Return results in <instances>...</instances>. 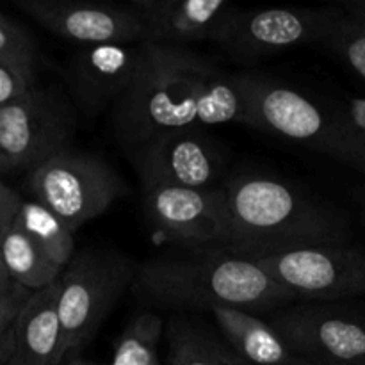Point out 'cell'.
<instances>
[{"instance_id":"6da1fadb","label":"cell","mask_w":365,"mask_h":365,"mask_svg":"<svg viewBox=\"0 0 365 365\" xmlns=\"http://www.w3.org/2000/svg\"><path fill=\"white\" fill-rule=\"evenodd\" d=\"M242 95L234 71L192 48L143 43L130 84L110 107L127 152L164 132L242 123Z\"/></svg>"},{"instance_id":"7a4b0ae2","label":"cell","mask_w":365,"mask_h":365,"mask_svg":"<svg viewBox=\"0 0 365 365\" xmlns=\"http://www.w3.org/2000/svg\"><path fill=\"white\" fill-rule=\"evenodd\" d=\"M227 209L223 248L257 260L351 242L349 216L299 185L267 173H237L221 184Z\"/></svg>"},{"instance_id":"3957f363","label":"cell","mask_w":365,"mask_h":365,"mask_svg":"<svg viewBox=\"0 0 365 365\" xmlns=\"http://www.w3.org/2000/svg\"><path fill=\"white\" fill-rule=\"evenodd\" d=\"M134 284L160 305L209 312L232 307L267 314L296 303L255 260L225 248H185L150 259L138 267Z\"/></svg>"},{"instance_id":"277c9868","label":"cell","mask_w":365,"mask_h":365,"mask_svg":"<svg viewBox=\"0 0 365 365\" xmlns=\"http://www.w3.org/2000/svg\"><path fill=\"white\" fill-rule=\"evenodd\" d=\"M128 257L110 250H84L71 257L57 278V317L64 360L77 355L95 339L103 321L134 284Z\"/></svg>"},{"instance_id":"5b68a950","label":"cell","mask_w":365,"mask_h":365,"mask_svg":"<svg viewBox=\"0 0 365 365\" xmlns=\"http://www.w3.org/2000/svg\"><path fill=\"white\" fill-rule=\"evenodd\" d=\"M25 191L29 200L46 207L73 234L128 195L127 184L113 166L73 146L32 168L25 178Z\"/></svg>"},{"instance_id":"8992f818","label":"cell","mask_w":365,"mask_h":365,"mask_svg":"<svg viewBox=\"0 0 365 365\" xmlns=\"http://www.w3.org/2000/svg\"><path fill=\"white\" fill-rule=\"evenodd\" d=\"M78 114L61 86H39L0 106V175L31 171L71 146Z\"/></svg>"},{"instance_id":"52a82bcc","label":"cell","mask_w":365,"mask_h":365,"mask_svg":"<svg viewBox=\"0 0 365 365\" xmlns=\"http://www.w3.org/2000/svg\"><path fill=\"white\" fill-rule=\"evenodd\" d=\"M344 16L341 6L237 9L221 50L239 64H253L309 45H323Z\"/></svg>"},{"instance_id":"ba28073f","label":"cell","mask_w":365,"mask_h":365,"mask_svg":"<svg viewBox=\"0 0 365 365\" xmlns=\"http://www.w3.org/2000/svg\"><path fill=\"white\" fill-rule=\"evenodd\" d=\"M255 262L294 302L337 303L365 296V248L351 242L310 246Z\"/></svg>"},{"instance_id":"9c48e42d","label":"cell","mask_w":365,"mask_h":365,"mask_svg":"<svg viewBox=\"0 0 365 365\" xmlns=\"http://www.w3.org/2000/svg\"><path fill=\"white\" fill-rule=\"evenodd\" d=\"M271 327L291 353L316 365H365V310L337 303L289 305Z\"/></svg>"},{"instance_id":"30bf717a","label":"cell","mask_w":365,"mask_h":365,"mask_svg":"<svg viewBox=\"0 0 365 365\" xmlns=\"http://www.w3.org/2000/svg\"><path fill=\"white\" fill-rule=\"evenodd\" d=\"M141 184L216 189L223 182L225 153L203 128L164 132L128 152Z\"/></svg>"},{"instance_id":"8fae6325","label":"cell","mask_w":365,"mask_h":365,"mask_svg":"<svg viewBox=\"0 0 365 365\" xmlns=\"http://www.w3.org/2000/svg\"><path fill=\"white\" fill-rule=\"evenodd\" d=\"M143 209L153 230L184 248H223L227 209L223 189L141 184Z\"/></svg>"},{"instance_id":"7c38bea8","label":"cell","mask_w":365,"mask_h":365,"mask_svg":"<svg viewBox=\"0 0 365 365\" xmlns=\"http://www.w3.org/2000/svg\"><path fill=\"white\" fill-rule=\"evenodd\" d=\"M29 18L77 46L143 43V27L130 4L84 0H18Z\"/></svg>"},{"instance_id":"4fadbf2b","label":"cell","mask_w":365,"mask_h":365,"mask_svg":"<svg viewBox=\"0 0 365 365\" xmlns=\"http://www.w3.org/2000/svg\"><path fill=\"white\" fill-rule=\"evenodd\" d=\"M143 43L77 46L64 68L70 102L78 116L95 120L113 107L130 84Z\"/></svg>"},{"instance_id":"5bb4252c","label":"cell","mask_w":365,"mask_h":365,"mask_svg":"<svg viewBox=\"0 0 365 365\" xmlns=\"http://www.w3.org/2000/svg\"><path fill=\"white\" fill-rule=\"evenodd\" d=\"M143 27V43L189 48L223 39L239 7L227 0H132Z\"/></svg>"},{"instance_id":"9a60e30c","label":"cell","mask_w":365,"mask_h":365,"mask_svg":"<svg viewBox=\"0 0 365 365\" xmlns=\"http://www.w3.org/2000/svg\"><path fill=\"white\" fill-rule=\"evenodd\" d=\"M56 303L57 280L29 296L13 323L9 355L2 365H61L64 362Z\"/></svg>"},{"instance_id":"2e32d148","label":"cell","mask_w":365,"mask_h":365,"mask_svg":"<svg viewBox=\"0 0 365 365\" xmlns=\"http://www.w3.org/2000/svg\"><path fill=\"white\" fill-rule=\"evenodd\" d=\"M227 349L246 365H289L296 359L260 314L232 307H214L210 310Z\"/></svg>"},{"instance_id":"e0dca14e","label":"cell","mask_w":365,"mask_h":365,"mask_svg":"<svg viewBox=\"0 0 365 365\" xmlns=\"http://www.w3.org/2000/svg\"><path fill=\"white\" fill-rule=\"evenodd\" d=\"M0 262L13 280L31 292L52 285L63 271L14 223L0 241Z\"/></svg>"},{"instance_id":"ac0fdd59","label":"cell","mask_w":365,"mask_h":365,"mask_svg":"<svg viewBox=\"0 0 365 365\" xmlns=\"http://www.w3.org/2000/svg\"><path fill=\"white\" fill-rule=\"evenodd\" d=\"M14 225H18L61 269H64L75 255L73 232L41 203L21 200Z\"/></svg>"},{"instance_id":"d6986e66","label":"cell","mask_w":365,"mask_h":365,"mask_svg":"<svg viewBox=\"0 0 365 365\" xmlns=\"http://www.w3.org/2000/svg\"><path fill=\"white\" fill-rule=\"evenodd\" d=\"M166 337L168 359L163 365H227L223 342L182 317L168 324Z\"/></svg>"},{"instance_id":"ffe728a7","label":"cell","mask_w":365,"mask_h":365,"mask_svg":"<svg viewBox=\"0 0 365 365\" xmlns=\"http://www.w3.org/2000/svg\"><path fill=\"white\" fill-rule=\"evenodd\" d=\"M163 330V319L157 314L135 316L118 339L110 365H163L159 359Z\"/></svg>"},{"instance_id":"44dd1931","label":"cell","mask_w":365,"mask_h":365,"mask_svg":"<svg viewBox=\"0 0 365 365\" xmlns=\"http://www.w3.org/2000/svg\"><path fill=\"white\" fill-rule=\"evenodd\" d=\"M0 63L34 77L43 64L36 39L11 16L0 11Z\"/></svg>"},{"instance_id":"7402d4cb","label":"cell","mask_w":365,"mask_h":365,"mask_svg":"<svg viewBox=\"0 0 365 365\" xmlns=\"http://www.w3.org/2000/svg\"><path fill=\"white\" fill-rule=\"evenodd\" d=\"M321 46L335 53L349 70L365 81V20L344 14Z\"/></svg>"},{"instance_id":"603a6c76","label":"cell","mask_w":365,"mask_h":365,"mask_svg":"<svg viewBox=\"0 0 365 365\" xmlns=\"http://www.w3.org/2000/svg\"><path fill=\"white\" fill-rule=\"evenodd\" d=\"M32 292L11 278L0 262V324H13Z\"/></svg>"},{"instance_id":"cb8c5ba5","label":"cell","mask_w":365,"mask_h":365,"mask_svg":"<svg viewBox=\"0 0 365 365\" xmlns=\"http://www.w3.org/2000/svg\"><path fill=\"white\" fill-rule=\"evenodd\" d=\"M34 84V77H29V75L0 63V106L18 98Z\"/></svg>"},{"instance_id":"d4e9b609","label":"cell","mask_w":365,"mask_h":365,"mask_svg":"<svg viewBox=\"0 0 365 365\" xmlns=\"http://www.w3.org/2000/svg\"><path fill=\"white\" fill-rule=\"evenodd\" d=\"M21 196L14 189L4 184L0 180V241L6 235V232L13 227L16 214L21 205Z\"/></svg>"},{"instance_id":"484cf974","label":"cell","mask_w":365,"mask_h":365,"mask_svg":"<svg viewBox=\"0 0 365 365\" xmlns=\"http://www.w3.org/2000/svg\"><path fill=\"white\" fill-rule=\"evenodd\" d=\"M346 118L351 127L365 138V98H351L342 106Z\"/></svg>"},{"instance_id":"4316f807","label":"cell","mask_w":365,"mask_h":365,"mask_svg":"<svg viewBox=\"0 0 365 365\" xmlns=\"http://www.w3.org/2000/svg\"><path fill=\"white\" fill-rule=\"evenodd\" d=\"M11 330H13V324H0V365L6 362L9 355Z\"/></svg>"},{"instance_id":"83f0119b","label":"cell","mask_w":365,"mask_h":365,"mask_svg":"<svg viewBox=\"0 0 365 365\" xmlns=\"http://www.w3.org/2000/svg\"><path fill=\"white\" fill-rule=\"evenodd\" d=\"M341 9L344 11L346 16L356 18V20H365V0H355V2L341 4Z\"/></svg>"},{"instance_id":"f1b7e54d","label":"cell","mask_w":365,"mask_h":365,"mask_svg":"<svg viewBox=\"0 0 365 365\" xmlns=\"http://www.w3.org/2000/svg\"><path fill=\"white\" fill-rule=\"evenodd\" d=\"M61 365H103V364H100V362H93V360L84 359V356H82L81 353H77V355L68 356V359L64 360V362L61 364Z\"/></svg>"},{"instance_id":"f546056e","label":"cell","mask_w":365,"mask_h":365,"mask_svg":"<svg viewBox=\"0 0 365 365\" xmlns=\"http://www.w3.org/2000/svg\"><path fill=\"white\" fill-rule=\"evenodd\" d=\"M225 348H227V346H225ZM225 359H227V365H246L245 362H241V360H239L237 356L232 355V353L228 351V349H227V353H225Z\"/></svg>"},{"instance_id":"4dcf8cb0","label":"cell","mask_w":365,"mask_h":365,"mask_svg":"<svg viewBox=\"0 0 365 365\" xmlns=\"http://www.w3.org/2000/svg\"><path fill=\"white\" fill-rule=\"evenodd\" d=\"M359 202H360V212H362V221L365 225V187L362 189V191H360Z\"/></svg>"},{"instance_id":"1f68e13d","label":"cell","mask_w":365,"mask_h":365,"mask_svg":"<svg viewBox=\"0 0 365 365\" xmlns=\"http://www.w3.org/2000/svg\"><path fill=\"white\" fill-rule=\"evenodd\" d=\"M289 365H316V364H312V362H307V360H303V359H298V356H296L294 360H292L291 364Z\"/></svg>"}]
</instances>
